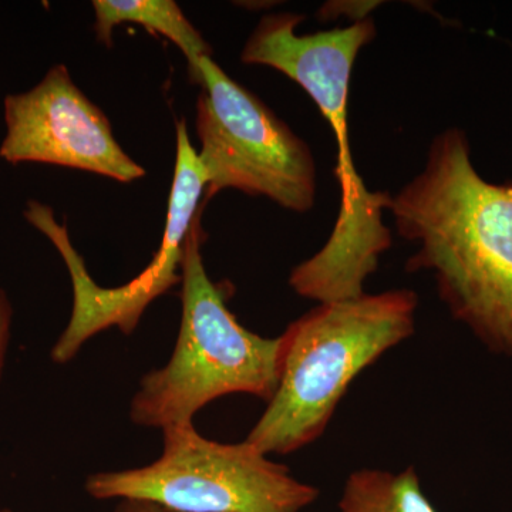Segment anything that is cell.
I'll return each instance as SVG.
<instances>
[{
    "mask_svg": "<svg viewBox=\"0 0 512 512\" xmlns=\"http://www.w3.org/2000/svg\"><path fill=\"white\" fill-rule=\"evenodd\" d=\"M387 210L400 237L417 245L407 271L430 272L451 316L512 357V181H485L466 133L448 128Z\"/></svg>",
    "mask_w": 512,
    "mask_h": 512,
    "instance_id": "6da1fadb",
    "label": "cell"
},
{
    "mask_svg": "<svg viewBox=\"0 0 512 512\" xmlns=\"http://www.w3.org/2000/svg\"><path fill=\"white\" fill-rule=\"evenodd\" d=\"M303 20L296 13L264 16L245 43L241 62L272 67L298 83L332 128L342 191L338 220L320 251L292 269L289 286L318 303L346 301L365 293L367 278L392 245L383 224L390 194L367 190L349 146L350 79L360 50L375 39L376 26L362 18L348 28L299 35L296 28Z\"/></svg>",
    "mask_w": 512,
    "mask_h": 512,
    "instance_id": "7a4b0ae2",
    "label": "cell"
},
{
    "mask_svg": "<svg viewBox=\"0 0 512 512\" xmlns=\"http://www.w3.org/2000/svg\"><path fill=\"white\" fill-rule=\"evenodd\" d=\"M412 289L318 303L281 338L279 383L247 440L266 456H288L319 439L363 370L416 330Z\"/></svg>",
    "mask_w": 512,
    "mask_h": 512,
    "instance_id": "3957f363",
    "label": "cell"
},
{
    "mask_svg": "<svg viewBox=\"0 0 512 512\" xmlns=\"http://www.w3.org/2000/svg\"><path fill=\"white\" fill-rule=\"evenodd\" d=\"M201 211L185 239L181 262L180 330L167 365L146 373L130 402V420L146 429L194 424L214 400L248 394L272 399L281 372V338H262L229 311L212 282L201 245Z\"/></svg>",
    "mask_w": 512,
    "mask_h": 512,
    "instance_id": "277c9868",
    "label": "cell"
},
{
    "mask_svg": "<svg viewBox=\"0 0 512 512\" xmlns=\"http://www.w3.org/2000/svg\"><path fill=\"white\" fill-rule=\"evenodd\" d=\"M99 501L141 500L177 512H302L320 491L258 448L201 436L194 424L163 431V453L147 466L90 474Z\"/></svg>",
    "mask_w": 512,
    "mask_h": 512,
    "instance_id": "5b68a950",
    "label": "cell"
},
{
    "mask_svg": "<svg viewBox=\"0 0 512 512\" xmlns=\"http://www.w3.org/2000/svg\"><path fill=\"white\" fill-rule=\"evenodd\" d=\"M198 153L210 200L222 190L269 198L285 210L308 212L316 198L311 147L264 101L212 60L198 62Z\"/></svg>",
    "mask_w": 512,
    "mask_h": 512,
    "instance_id": "8992f818",
    "label": "cell"
},
{
    "mask_svg": "<svg viewBox=\"0 0 512 512\" xmlns=\"http://www.w3.org/2000/svg\"><path fill=\"white\" fill-rule=\"evenodd\" d=\"M175 130L177 156L163 242L150 265L123 286L109 289L97 284L82 255L73 247L66 225L56 221L52 208L39 201L28 202L26 220L55 245L72 279V316L50 352L57 365L72 362L87 340L113 326L124 335H131L150 303L180 284L185 239L200 212L207 178L184 119L177 120Z\"/></svg>",
    "mask_w": 512,
    "mask_h": 512,
    "instance_id": "52a82bcc",
    "label": "cell"
},
{
    "mask_svg": "<svg viewBox=\"0 0 512 512\" xmlns=\"http://www.w3.org/2000/svg\"><path fill=\"white\" fill-rule=\"evenodd\" d=\"M6 136L0 158L12 165L35 163L87 171L133 183L147 171L121 148L109 117L56 64L29 92L9 94Z\"/></svg>",
    "mask_w": 512,
    "mask_h": 512,
    "instance_id": "ba28073f",
    "label": "cell"
},
{
    "mask_svg": "<svg viewBox=\"0 0 512 512\" xmlns=\"http://www.w3.org/2000/svg\"><path fill=\"white\" fill-rule=\"evenodd\" d=\"M94 32L104 46H113V32L123 23H136L164 36L183 52L188 74L197 83L198 62L211 56V47L174 0H93Z\"/></svg>",
    "mask_w": 512,
    "mask_h": 512,
    "instance_id": "9c48e42d",
    "label": "cell"
},
{
    "mask_svg": "<svg viewBox=\"0 0 512 512\" xmlns=\"http://www.w3.org/2000/svg\"><path fill=\"white\" fill-rule=\"evenodd\" d=\"M339 512H437L421 488L414 467L399 473L360 468L346 478Z\"/></svg>",
    "mask_w": 512,
    "mask_h": 512,
    "instance_id": "30bf717a",
    "label": "cell"
},
{
    "mask_svg": "<svg viewBox=\"0 0 512 512\" xmlns=\"http://www.w3.org/2000/svg\"><path fill=\"white\" fill-rule=\"evenodd\" d=\"M13 308L8 293L0 288V376L8 356L10 332H12Z\"/></svg>",
    "mask_w": 512,
    "mask_h": 512,
    "instance_id": "8fae6325",
    "label": "cell"
},
{
    "mask_svg": "<svg viewBox=\"0 0 512 512\" xmlns=\"http://www.w3.org/2000/svg\"><path fill=\"white\" fill-rule=\"evenodd\" d=\"M114 512H177L168 510L163 505L150 503V501L141 500H121L117 504Z\"/></svg>",
    "mask_w": 512,
    "mask_h": 512,
    "instance_id": "7c38bea8",
    "label": "cell"
},
{
    "mask_svg": "<svg viewBox=\"0 0 512 512\" xmlns=\"http://www.w3.org/2000/svg\"><path fill=\"white\" fill-rule=\"evenodd\" d=\"M0 512H16V511L10 510V508H3V510H0Z\"/></svg>",
    "mask_w": 512,
    "mask_h": 512,
    "instance_id": "4fadbf2b",
    "label": "cell"
}]
</instances>
